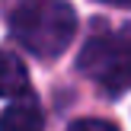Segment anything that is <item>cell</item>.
I'll return each mask as SVG.
<instances>
[{
  "label": "cell",
  "instance_id": "obj_1",
  "mask_svg": "<svg viewBox=\"0 0 131 131\" xmlns=\"http://www.w3.org/2000/svg\"><path fill=\"white\" fill-rule=\"evenodd\" d=\"M3 16L16 42L38 58H58L77 32L67 0H3Z\"/></svg>",
  "mask_w": 131,
  "mask_h": 131
},
{
  "label": "cell",
  "instance_id": "obj_2",
  "mask_svg": "<svg viewBox=\"0 0 131 131\" xmlns=\"http://www.w3.org/2000/svg\"><path fill=\"white\" fill-rule=\"evenodd\" d=\"M77 70L109 96L125 93L131 86V29H109L90 35L80 48Z\"/></svg>",
  "mask_w": 131,
  "mask_h": 131
},
{
  "label": "cell",
  "instance_id": "obj_3",
  "mask_svg": "<svg viewBox=\"0 0 131 131\" xmlns=\"http://www.w3.org/2000/svg\"><path fill=\"white\" fill-rule=\"evenodd\" d=\"M32 83H29V70L13 51L0 48V99H29Z\"/></svg>",
  "mask_w": 131,
  "mask_h": 131
},
{
  "label": "cell",
  "instance_id": "obj_4",
  "mask_svg": "<svg viewBox=\"0 0 131 131\" xmlns=\"http://www.w3.org/2000/svg\"><path fill=\"white\" fill-rule=\"evenodd\" d=\"M0 131H45L42 109L32 99H16L10 109L0 112Z\"/></svg>",
  "mask_w": 131,
  "mask_h": 131
},
{
  "label": "cell",
  "instance_id": "obj_5",
  "mask_svg": "<svg viewBox=\"0 0 131 131\" xmlns=\"http://www.w3.org/2000/svg\"><path fill=\"white\" fill-rule=\"evenodd\" d=\"M67 131H118V128L106 118H77Z\"/></svg>",
  "mask_w": 131,
  "mask_h": 131
},
{
  "label": "cell",
  "instance_id": "obj_6",
  "mask_svg": "<svg viewBox=\"0 0 131 131\" xmlns=\"http://www.w3.org/2000/svg\"><path fill=\"white\" fill-rule=\"evenodd\" d=\"M102 3H112V6H131V0H102Z\"/></svg>",
  "mask_w": 131,
  "mask_h": 131
}]
</instances>
